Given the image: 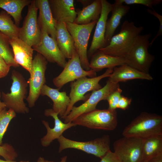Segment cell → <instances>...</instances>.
<instances>
[{
  "label": "cell",
  "mask_w": 162,
  "mask_h": 162,
  "mask_svg": "<svg viewBox=\"0 0 162 162\" xmlns=\"http://www.w3.org/2000/svg\"><path fill=\"white\" fill-rule=\"evenodd\" d=\"M130 9L129 6L123 5L120 0L115 1L111 11V16L107 20L106 23L105 38L106 46L119 25L121 19L127 14Z\"/></svg>",
  "instance_id": "obj_21"
},
{
  "label": "cell",
  "mask_w": 162,
  "mask_h": 162,
  "mask_svg": "<svg viewBox=\"0 0 162 162\" xmlns=\"http://www.w3.org/2000/svg\"><path fill=\"white\" fill-rule=\"evenodd\" d=\"M1 93L0 91V112L6 108V106L4 103L3 102L1 101Z\"/></svg>",
  "instance_id": "obj_40"
},
{
  "label": "cell",
  "mask_w": 162,
  "mask_h": 162,
  "mask_svg": "<svg viewBox=\"0 0 162 162\" xmlns=\"http://www.w3.org/2000/svg\"><path fill=\"white\" fill-rule=\"evenodd\" d=\"M20 28L6 11L0 13V32L12 39L18 38Z\"/></svg>",
  "instance_id": "obj_28"
},
{
  "label": "cell",
  "mask_w": 162,
  "mask_h": 162,
  "mask_svg": "<svg viewBox=\"0 0 162 162\" xmlns=\"http://www.w3.org/2000/svg\"><path fill=\"white\" fill-rule=\"evenodd\" d=\"M41 30V38L40 42L32 48L34 50L44 56L47 61L56 63L64 68L67 62L66 58L58 46L56 40L50 37L43 30Z\"/></svg>",
  "instance_id": "obj_14"
},
{
  "label": "cell",
  "mask_w": 162,
  "mask_h": 162,
  "mask_svg": "<svg viewBox=\"0 0 162 162\" xmlns=\"http://www.w3.org/2000/svg\"><path fill=\"white\" fill-rule=\"evenodd\" d=\"M10 67L0 56V78L6 76L8 74Z\"/></svg>",
  "instance_id": "obj_36"
},
{
  "label": "cell",
  "mask_w": 162,
  "mask_h": 162,
  "mask_svg": "<svg viewBox=\"0 0 162 162\" xmlns=\"http://www.w3.org/2000/svg\"><path fill=\"white\" fill-rule=\"evenodd\" d=\"M12 80L10 92L5 93L2 92L1 97L6 108L11 109L16 113L26 114L29 108L24 102L26 99L28 82L22 75L14 70L12 72Z\"/></svg>",
  "instance_id": "obj_3"
},
{
  "label": "cell",
  "mask_w": 162,
  "mask_h": 162,
  "mask_svg": "<svg viewBox=\"0 0 162 162\" xmlns=\"http://www.w3.org/2000/svg\"><path fill=\"white\" fill-rule=\"evenodd\" d=\"M148 161V162H162V155L153 158Z\"/></svg>",
  "instance_id": "obj_38"
},
{
  "label": "cell",
  "mask_w": 162,
  "mask_h": 162,
  "mask_svg": "<svg viewBox=\"0 0 162 162\" xmlns=\"http://www.w3.org/2000/svg\"><path fill=\"white\" fill-rule=\"evenodd\" d=\"M100 159L99 162H121L114 152H112L110 150L108 152Z\"/></svg>",
  "instance_id": "obj_35"
},
{
  "label": "cell",
  "mask_w": 162,
  "mask_h": 162,
  "mask_svg": "<svg viewBox=\"0 0 162 162\" xmlns=\"http://www.w3.org/2000/svg\"><path fill=\"white\" fill-rule=\"evenodd\" d=\"M72 122L91 129L112 130L117 125V112L116 110L96 109L79 116Z\"/></svg>",
  "instance_id": "obj_5"
},
{
  "label": "cell",
  "mask_w": 162,
  "mask_h": 162,
  "mask_svg": "<svg viewBox=\"0 0 162 162\" xmlns=\"http://www.w3.org/2000/svg\"><path fill=\"white\" fill-rule=\"evenodd\" d=\"M77 1L81 3L83 5L84 7L91 4L93 2V0H79Z\"/></svg>",
  "instance_id": "obj_39"
},
{
  "label": "cell",
  "mask_w": 162,
  "mask_h": 162,
  "mask_svg": "<svg viewBox=\"0 0 162 162\" xmlns=\"http://www.w3.org/2000/svg\"><path fill=\"white\" fill-rule=\"evenodd\" d=\"M150 33L140 35L126 55L124 57L126 64L142 73L149 74L151 64L155 57L148 52L150 46Z\"/></svg>",
  "instance_id": "obj_4"
},
{
  "label": "cell",
  "mask_w": 162,
  "mask_h": 162,
  "mask_svg": "<svg viewBox=\"0 0 162 162\" xmlns=\"http://www.w3.org/2000/svg\"><path fill=\"white\" fill-rule=\"evenodd\" d=\"M10 38L0 32V56L10 67L19 66L15 61L12 50L10 47Z\"/></svg>",
  "instance_id": "obj_29"
},
{
  "label": "cell",
  "mask_w": 162,
  "mask_h": 162,
  "mask_svg": "<svg viewBox=\"0 0 162 162\" xmlns=\"http://www.w3.org/2000/svg\"><path fill=\"white\" fill-rule=\"evenodd\" d=\"M59 146L58 152L68 148H74L94 155L100 158L110 150V140L108 135L90 141H78L68 139L61 136L58 139Z\"/></svg>",
  "instance_id": "obj_6"
},
{
  "label": "cell",
  "mask_w": 162,
  "mask_h": 162,
  "mask_svg": "<svg viewBox=\"0 0 162 162\" xmlns=\"http://www.w3.org/2000/svg\"><path fill=\"white\" fill-rule=\"evenodd\" d=\"M67 156H63L61 158V160L59 162H66L67 159ZM45 162H55L52 161L45 160Z\"/></svg>",
  "instance_id": "obj_41"
},
{
  "label": "cell",
  "mask_w": 162,
  "mask_h": 162,
  "mask_svg": "<svg viewBox=\"0 0 162 162\" xmlns=\"http://www.w3.org/2000/svg\"><path fill=\"white\" fill-rule=\"evenodd\" d=\"M102 10L98 20L91 45L88 51L89 56H92L99 49L106 46L105 33L106 21L108 15L111 12L113 4L106 0H101Z\"/></svg>",
  "instance_id": "obj_15"
},
{
  "label": "cell",
  "mask_w": 162,
  "mask_h": 162,
  "mask_svg": "<svg viewBox=\"0 0 162 162\" xmlns=\"http://www.w3.org/2000/svg\"><path fill=\"white\" fill-rule=\"evenodd\" d=\"M0 162H29L28 161H23L21 160L19 161H16L14 160H3L0 159Z\"/></svg>",
  "instance_id": "obj_42"
},
{
  "label": "cell",
  "mask_w": 162,
  "mask_h": 162,
  "mask_svg": "<svg viewBox=\"0 0 162 162\" xmlns=\"http://www.w3.org/2000/svg\"><path fill=\"white\" fill-rule=\"evenodd\" d=\"M47 64L45 58L38 53L33 59L32 72L27 81L29 86V94L26 99L29 107L35 106L40 95L42 88L46 82L45 73Z\"/></svg>",
  "instance_id": "obj_9"
},
{
  "label": "cell",
  "mask_w": 162,
  "mask_h": 162,
  "mask_svg": "<svg viewBox=\"0 0 162 162\" xmlns=\"http://www.w3.org/2000/svg\"><path fill=\"white\" fill-rule=\"evenodd\" d=\"M147 10L148 12L150 14H152L157 17L160 22V26L159 29L156 36L153 38L151 42H150V46L154 43L156 39L158 36L162 35V16L158 14L153 9H147Z\"/></svg>",
  "instance_id": "obj_34"
},
{
  "label": "cell",
  "mask_w": 162,
  "mask_h": 162,
  "mask_svg": "<svg viewBox=\"0 0 162 162\" xmlns=\"http://www.w3.org/2000/svg\"><path fill=\"white\" fill-rule=\"evenodd\" d=\"M44 114L46 116L52 117L54 119L55 124L54 127L51 128L47 121L44 120L42 121L47 130L46 134L40 140L41 143L43 147L48 146L54 140L58 139L62 135L64 131L76 126L72 122L67 123L63 122L59 118L58 113L54 112L52 109L45 110Z\"/></svg>",
  "instance_id": "obj_16"
},
{
  "label": "cell",
  "mask_w": 162,
  "mask_h": 162,
  "mask_svg": "<svg viewBox=\"0 0 162 162\" xmlns=\"http://www.w3.org/2000/svg\"><path fill=\"white\" fill-rule=\"evenodd\" d=\"M0 156L5 160H14L18 154L14 147L10 144L5 143L0 145Z\"/></svg>",
  "instance_id": "obj_31"
},
{
  "label": "cell",
  "mask_w": 162,
  "mask_h": 162,
  "mask_svg": "<svg viewBox=\"0 0 162 162\" xmlns=\"http://www.w3.org/2000/svg\"><path fill=\"white\" fill-rule=\"evenodd\" d=\"M119 83H115L108 80L103 87L92 92L85 102L78 106H74L69 113L64 117V122H72L79 116L96 109L98 103L102 100H106L108 96L119 87Z\"/></svg>",
  "instance_id": "obj_10"
},
{
  "label": "cell",
  "mask_w": 162,
  "mask_h": 162,
  "mask_svg": "<svg viewBox=\"0 0 162 162\" xmlns=\"http://www.w3.org/2000/svg\"><path fill=\"white\" fill-rule=\"evenodd\" d=\"M142 139L123 136L114 143V152L121 162H142Z\"/></svg>",
  "instance_id": "obj_11"
},
{
  "label": "cell",
  "mask_w": 162,
  "mask_h": 162,
  "mask_svg": "<svg viewBox=\"0 0 162 162\" xmlns=\"http://www.w3.org/2000/svg\"><path fill=\"white\" fill-rule=\"evenodd\" d=\"M48 2L56 22H74L77 16L74 0H48Z\"/></svg>",
  "instance_id": "obj_18"
},
{
  "label": "cell",
  "mask_w": 162,
  "mask_h": 162,
  "mask_svg": "<svg viewBox=\"0 0 162 162\" xmlns=\"http://www.w3.org/2000/svg\"><path fill=\"white\" fill-rule=\"evenodd\" d=\"M10 43L16 62L31 74L34 50L32 47L18 37L10 39Z\"/></svg>",
  "instance_id": "obj_17"
},
{
  "label": "cell",
  "mask_w": 162,
  "mask_h": 162,
  "mask_svg": "<svg viewBox=\"0 0 162 162\" xmlns=\"http://www.w3.org/2000/svg\"><path fill=\"white\" fill-rule=\"evenodd\" d=\"M142 162H148V161H143Z\"/></svg>",
  "instance_id": "obj_44"
},
{
  "label": "cell",
  "mask_w": 162,
  "mask_h": 162,
  "mask_svg": "<svg viewBox=\"0 0 162 162\" xmlns=\"http://www.w3.org/2000/svg\"><path fill=\"white\" fill-rule=\"evenodd\" d=\"M16 113L11 109L6 110V108L0 112V145L8 125L11 120L16 116Z\"/></svg>",
  "instance_id": "obj_30"
},
{
  "label": "cell",
  "mask_w": 162,
  "mask_h": 162,
  "mask_svg": "<svg viewBox=\"0 0 162 162\" xmlns=\"http://www.w3.org/2000/svg\"><path fill=\"white\" fill-rule=\"evenodd\" d=\"M97 21L83 25L74 23H66L68 31L73 39L75 50L79 56L82 67L86 71L90 70L87 53L88 40Z\"/></svg>",
  "instance_id": "obj_7"
},
{
  "label": "cell",
  "mask_w": 162,
  "mask_h": 162,
  "mask_svg": "<svg viewBox=\"0 0 162 162\" xmlns=\"http://www.w3.org/2000/svg\"><path fill=\"white\" fill-rule=\"evenodd\" d=\"M131 101V99L121 95L118 101V108L126 110L130 104Z\"/></svg>",
  "instance_id": "obj_37"
},
{
  "label": "cell",
  "mask_w": 162,
  "mask_h": 162,
  "mask_svg": "<svg viewBox=\"0 0 162 162\" xmlns=\"http://www.w3.org/2000/svg\"><path fill=\"white\" fill-rule=\"evenodd\" d=\"M143 29L142 26L137 27L134 22L126 20L119 32L113 36L108 45L98 51L111 56L124 57Z\"/></svg>",
  "instance_id": "obj_1"
},
{
  "label": "cell",
  "mask_w": 162,
  "mask_h": 162,
  "mask_svg": "<svg viewBox=\"0 0 162 162\" xmlns=\"http://www.w3.org/2000/svg\"><path fill=\"white\" fill-rule=\"evenodd\" d=\"M122 3L127 5L140 4L145 6L149 9L153 10V6L160 4L162 0H120Z\"/></svg>",
  "instance_id": "obj_33"
},
{
  "label": "cell",
  "mask_w": 162,
  "mask_h": 162,
  "mask_svg": "<svg viewBox=\"0 0 162 162\" xmlns=\"http://www.w3.org/2000/svg\"><path fill=\"white\" fill-rule=\"evenodd\" d=\"M31 0H0V8L14 18L18 26L22 19V11L26 6L31 3Z\"/></svg>",
  "instance_id": "obj_27"
},
{
  "label": "cell",
  "mask_w": 162,
  "mask_h": 162,
  "mask_svg": "<svg viewBox=\"0 0 162 162\" xmlns=\"http://www.w3.org/2000/svg\"><path fill=\"white\" fill-rule=\"evenodd\" d=\"M122 135L142 139L162 135V116L142 112L124 129Z\"/></svg>",
  "instance_id": "obj_2"
},
{
  "label": "cell",
  "mask_w": 162,
  "mask_h": 162,
  "mask_svg": "<svg viewBox=\"0 0 162 162\" xmlns=\"http://www.w3.org/2000/svg\"><path fill=\"white\" fill-rule=\"evenodd\" d=\"M56 40L58 48L65 58H71L75 47L73 39L68 31L65 23L57 22Z\"/></svg>",
  "instance_id": "obj_24"
},
{
  "label": "cell",
  "mask_w": 162,
  "mask_h": 162,
  "mask_svg": "<svg viewBox=\"0 0 162 162\" xmlns=\"http://www.w3.org/2000/svg\"><path fill=\"white\" fill-rule=\"evenodd\" d=\"M34 2L39 10L38 22L40 29L56 40L57 22L52 16L48 0H34Z\"/></svg>",
  "instance_id": "obj_19"
},
{
  "label": "cell",
  "mask_w": 162,
  "mask_h": 162,
  "mask_svg": "<svg viewBox=\"0 0 162 162\" xmlns=\"http://www.w3.org/2000/svg\"><path fill=\"white\" fill-rule=\"evenodd\" d=\"M102 8L101 0H94L90 4L83 7L77 12L74 23L78 25H86L99 19Z\"/></svg>",
  "instance_id": "obj_25"
},
{
  "label": "cell",
  "mask_w": 162,
  "mask_h": 162,
  "mask_svg": "<svg viewBox=\"0 0 162 162\" xmlns=\"http://www.w3.org/2000/svg\"><path fill=\"white\" fill-rule=\"evenodd\" d=\"M113 68H107L104 74L98 76L90 78L84 77L71 82V89L69 96L70 102L64 117L69 113L76 103L80 100L85 101L88 99L85 95L86 93L101 88L102 87L99 83L100 81L104 78L109 77L112 73Z\"/></svg>",
  "instance_id": "obj_8"
},
{
  "label": "cell",
  "mask_w": 162,
  "mask_h": 162,
  "mask_svg": "<svg viewBox=\"0 0 162 162\" xmlns=\"http://www.w3.org/2000/svg\"><path fill=\"white\" fill-rule=\"evenodd\" d=\"M122 90L119 87L108 96L106 100L109 104L108 109L111 110H115L118 108V101L122 95Z\"/></svg>",
  "instance_id": "obj_32"
},
{
  "label": "cell",
  "mask_w": 162,
  "mask_h": 162,
  "mask_svg": "<svg viewBox=\"0 0 162 162\" xmlns=\"http://www.w3.org/2000/svg\"><path fill=\"white\" fill-rule=\"evenodd\" d=\"M91 56L89 67L90 70L96 72L105 68H114L127 64L124 57L111 56L98 51Z\"/></svg>",
  "instance_id": "obj_23"
},
{
  "label": "cell",
  "mask_w": 162,
  "mask_h": 162,
  "mask_svg": "<svg viewBox=\"0 0 162 162\" xmlns=\"http://www.w3.org/2000/svg\"><path fill=\"white\" fill-rule=\"evenodd\" d=\"M40 95L46 96L51 99L53 102V110L58 113L61 118L64 116L70 102L66 92H60L58 88H52L45 84L42 88Z\"/></svg>",
  "instance_id": "obj_20"
},
{
  "label": "cell",
  "mask_w": 162,
  "mask_h": 162,
  "mask_svg": "<svg viewBox=\"0 0 162 162\" xmlns=\"http://www.w3.org/2000/svg\"><path fill=\"white\" fill-rule=\"evenodd\" d=\"M162 155V135L143 139L142 161Z\"/></svg>",
  "instance_id": "obj_26"
},
{
  "label": "cell",
  "mask_w": 162,
  "mask_h": 162,
  "mask_svg": "<svg viewBox=\"0 0 162 162\" xmlns=\"http://www.w3.org/2000/svg\"><path fill=\"white\" fill-rule=\"evenodd\" d=\"M37 162H45V160L44 158L40 157L38 158Z\"/></svg>",
  "instance_id": "obj_43"
},
{
  "label": "cell",
  "mask_w": 162,
  "mask_h": 162,
  "mask_svg": "<svg viewBox=\"0 0 162 162\" xmlns=\"http://www.w3.org/2000/svg\"><path fill=\"white\" fill-rule=\"evenodd\" d=\"M38 10L34 0H32L22 26L19 30L18 38L32 47L38 44L41 40V30L38 22Z\"/></svg>",
  "instance_id": "obj_13"
},
{
  "label": "cell",
  "mask_w": 162,
  "mask_h": 162,
  "mask_svg": "<svg viewBox=\"0 0 162 162\" xmlns=\"http://www.w3.org/2000/svg\"><path fill=\"white\" fill-rule=\"evenodd\" d=\"M135 79L152 80L153 78L149 74L142 73L127 64H124L114 68L108 80L118 83L119 82Z\"/></svg>",
  "instance_id": "obj_22"
},
{
  "label": "cell",
  "mask_w": 162,
  "mask_h": 162,
  "mask_svg": "<svg viewBox=\"0 0 162 162\" xmlns=\"http://www.w3.org/2000/svg\"><path fill=\"white\" fill-rule=\"evenodd\" d=\"M63 68L61 73L52 80L53 84L59 90L68 82L80 78L96 76V72L94 70L86 71L83 68L75 48L73 50L71 58L69 59Z\"/></svg>",
  "instance_id": "obj_12"
}]
</instances>
